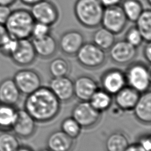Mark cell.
<instances>
[{"mask_svg": "<svg viewBox=\"0 0 151 151\" xmlns=\"http://www.w3.org/2000/svg\"><path fill=\"white\" fill-rule=\"evenodd\" d=\"M24 109L36 122L47 123L52 120L59 114L61 102L49 87L41 86L27 95Z\"/></svg>", "mask_w": 151, "mask_h": 151, "instance_id": "obj_1", "label": "cell"}, {"mask_svg": "<svg viewBox=\"0 0 151 151\" xmlns=\"http://www.w3.org/2000/svg\"><path fill=\"white\" fill-rule=\"evenodd\" d=\"M35 22L30 11L18 8L11 11L4 25L9 35L21 40L31 37Z\"/></svg>", "mask_w": 151, "mask_h": 151, "instance_id": "obj_2", "label": "cell"}, {"mask_svg": "<svg viewBox=\"0 0 151 151\" xmlns=\"http://www.w3.org/2000/svg\"><path fill=\"white\" fill-rule=\"evenodd\" d=\"M104 8L99 0H77L74 6V13L83 27L94 28L101 24Z\"/></svg>", "mask_w": 151, "mask_h": 151, "instance_id": "obj_3", "label": "cell"}, {"mask_svg": "<svg viewBox=\"0 0 151 151\" xmlns=\"http://www.w3.org/2000/svg\"><path fill=\"white\" fill-rule=\"evenodd\" d=\"M126 84L140 93L150 90L151 84L150 68L141 61L130 63L124 71Z\"/></svg>", "mask_w": 151, "mask_h": 151, "instance_id": "obj_4", "label": "cell"}, {"mask_svg": "<svg viewBox=\"0 0 151 151\" xmlns=\"http://www.w3.org/2000/svg\"><path fill=\"white\" fill-rule=\"evenodd\" d=\"M77 61L82 66L95 69L101 67L106 61L105 51L93 42H84L76 54Z\"/></svg>", "mask_w": 151, "mask_h": 151, "instance_id": "obj_5", "label": "cell"}, {"mask_svg": "<svg viewBox=\"0 0 151 151\" xmlns=\"http://www.w3.org/2000/svg\"><path fill=\"white\" fill-rule=\"evenodd\" d=\"M101 113L96 110L88 101H80L73 107L71 117L81 128L89 129L96 126L100 119Z\"/></svg>", "mask_w": 151, "mask_h": 151, "instance_id": "obj_6", "label": "cell"}, {"mask_svg": "<svg viewBox=\"0 0 151 151\" xmlns=\"http://www.w3.org/2000/svg\"><path fill=\"white\" fill-rule=\"evenodd\" d=\"M127 21L120 5L104 7L101 24L114 35L121 33L124 29Z\"/></svg>", "mask_w": 151, "mask_h": 151, "instance_id": "obj_7", "label": "cell"}, {"mask_svg": "<svg viewBox=\"0 0 151 151\" xmlns=\"http://www.w3.org/2000/svg\"><path fill=\"white\" fill-rule=\"evenodd\" d=\"M12 79L21 94L28 95L41 86L40 74L34 70L23 68L14 74Z\"/></svg>", "mask_w": 151, "mask_h": 151, "instance_id": "obj_8", "label": "cell"}, {"mask_svg": "<svg viewBox=\"0 0 151 151\" xmlns=\"http://www.w3.org/2000/svg\"><path fill=\"white\" fill-rule=\"evenodd\" d=\"M30 12L35 22L50 26L54 24L59 17L57 7L49 0H42L32 5Z\"/></svg>", "mask_w": 151, "mask_h": 151, "instance_id": "obj_9", "label": "cell"}, {"mask_svg": "<svg viewBox=\"0 0 151 151\" xmlns=\"http://www.w3.org/2000/svg\"><path fill=\"white\" fill-rule=\"evenodd\" d=\"M84 42V36L80 31L70 29L61 34L58 47L64 54L73 56L76 55Z\"/></svg>", "mask_w": 151, "mask_h": 151, "instance_id": "obj_10", "label": "cell"}, {"mask_svg": "<svg viewBox=\"0 0 151 151\" xmlns=\"http://www.w3.org/2000/svg\"><path fill=\"white\" fill-rule=\"evenodd\" d=\"M137 52V48L125 40L115 41L109 50V57L112 61L120 65L131 63L136 56Z\"/></svg>", "mask_w": 151, "mask_h": 151, "instance_id": "obj_11", "label": "cell"}, {"mask_svg": "<svg viewBox=\"0 0 151 151\" xmlns=\"http://www.w3.org/2000/svg\"><path fill=\"white\" fill-rule=\"evenodd\" d=\"M36 122L24 109H17V116L11 128L13 133L18 137L28 139L31 137L36 130Z\"/></svg>", "mask_w": 151, "mask_h": 151, "instance_id": "obj_12", "label": "cell"}, {"mask_svg": "<svg viewBox=\"0 0 151 151\" xmlns=\"http://www.w3.org/2000/svg\"><path fill=\"white\" fill-rule=\"evenodd\" d=\"M100 82L103 90L114 95L126 85L124 72L116 68L109 69L102 74Z\"/></svg>", "mask_w": 151, "mask_h": 151, "instance_id": "obj_13", "label": "cell"}, {"mask_svg": "<svg viewBox=\"0 0 151 151\" xmlns=\"http://www.w3.org/2000/svg\"><path fill=\"white\" fill-rule=\"evenodd\" d=\"M36 57L32 41L25 38L18 40L17 47L9 58L17 65L27 66L34 62Z\"/></svg>", "mask_w": 151, "mask_h": 151, "instance_id": "obj_14", "label": "cell"}, {"mask_svg": "<svg viewBox=\"0 0 151 151\" xmlns=\"http://www.w3.org/2000/svg\"><path fill=\"white\" fill-rule=\"evenodd\" d=\"M61 102H68L74 96L73 81L67 76L52 77L48 87Z\"/></svg>", "mask_w": 151, "mask_h": 151, "instance_id": "obj_15", "label": "cell"}, {"mask_svg": "<svg viewBox=\"0 0 151 151\" xmlns=\"http://www.w3.org/2000/svg\"><path fill=\"white\" fill-rule=\"evenodd\" d=\"M74 93L80 101H88L92 95L99 89L96 80L87 75H81L73 81Z\"/></svg>", "mask_w": 151, "mask_h": 151, "instance_id": "obj_16", "label": "cell"}, {"mask_svg": "<svg viewBox=\"0 0 151 151\" xmlns=\"http://www.w3.org/2000/svg\"><path fill=\"white\" fill-rule=\"evenodd\" d=\"M140 93L133 88L125 86L114 94V103L117 107L123 111L133 110Z\"/></svg>", "mask_w": 151, "mask_h": 151, "instance_id": "obj_17", "label": "cell"}, {"mask_svg": "<svg viewBox=\"0 0 151 151\" xmlns=\"http://www.w3.org/2000/svg\"><path fill=\"white\" fill-rule=\"evenodd\" d=\"M21 93L12 78H6L0 83V103L15 106L21 99Z\"/></svg>", "mask_w": 151, "mask_h": 151, "instance_id": "obj_18", "label": "cell"}, {"mask_svg": "<svg viewBox=\"0 0 151 151\" xmlns=\"http://www.w3.org/2000/svg\"><path fill=\"white\" fill-rule=\"evenodd\" d=\"M74 140L60 130L51 132L47 139L46 143L47 148L52 151H71L74 145Z\"/></svg>", "mask_w": 151, "mask_h": 151, "instance_id": "obj_19", "label": "cell"}, {"mask_svg": "<svg viewBox=\"0 0 151 151\" xmlns=\"http://www.w3.org/2000/svg\"><path fill=\"white\" fill-rule=\"evenodd\" d=\"M31 41L37 55L41 58H51L57 52L58 42L50 34L41 38H32Z\"/></svg>", "mask_w": 151, "mask_h": 151, "instance_id": "obj_20", "label": "cell"}, {"mask_svg": "<svg viewBox=\"0 0 151 151\" xmlns=\"http://www.w3.org/2000/svg\"><path fill=\"white\" fill-rule=\"evenodd\" d=\"M136 119L140 123L150 124L151 122V92L149 90L140 93L133 109Z\"/></svg>", "mask_w": 151, "mask_h": 151, "instance_id": "obj_21", "label": "cell"}, {"mask_svg": "<svg viewBox=\"0 0 151 151\" xmlns=\"http://www.w3.org/2000/svg\"><path fill=\"white\" fill-rule=\"evenodd\" d=\"M129 145L127 136L122 132L116 131L107 136L104 147L106 151H124Z\"/></svg>", "mask_w": 151, "mask_h": 151, "instance_id": "obj_22", "label": "cell"}, {"mask_svg": "<svg viewBox=\"0 0 151 151\" xmlns=\"http://www.w3.org/2000/svg\"><path fill=\"white\" fill-rule=\"evenodd\" d=\"M115 41V35L103 27L97 29L92 35V42L104 51L109 50Z\"/></svg>", "mask_w": 151, "mask_h": 151, "instance_id": "obj_23", "label": "cell"}, {"mask_svg": "<svg viewBox=\"0 0 151 151\" xmlns=\"http://www.w3.org/2000/svg\"><path fill=\"white\" fill-rule=\"evenodd\" d=\"M14 106L0 103V131L11 130L17 116Z\"/></svg>", "mask_w": 151, "mask_h": 151, "instance_id": "obj_24", "label": "cell"}, {"mask_svg": "<svg viewBox=\"0 0 151 151\" xmlns=\"http://www.w3.org/2000/svg\"><path fill=\"white\" fill-rule=\"evenodd\" d=\"M91 105L97 111L102 113L111 106L113 99L111 95L103 89H98L88 100Z\"/></svg>", "mask_w": 151, "mask_h": 151, "instance_id": "obj_25", "label": "cell"}, {"mask_svg": "<svg viewBox=\"0 0 151 151\" xmlns=\"http://www.w3.org/2000/svg\"><path fill=\"white\" fill-rule=\"evenodd\" d=\"M136 27L141 34L143 41L150 42L151 40V11L150 9H143L137 18Z\"/></svg>", "mask_w": 151, "mask_h": 151, "instance_id": "obj_26", "label": "cell"}, {"mask_svg": "<svg viewBox=\"0 0 151 151\" xmlns=\"http://www.w3.org/2000/svg\"><path fill=\"white\" fill-rule=\"evenodd\" d=\"M120 5L128 21L134 22L143 11L139 0H122Z\"/></svg>", "mask_w": 151, "mask_h": 151, "instance_id": "obj_27", "label": "cell"}, {"mask_svg": "<svg viewBox=\"0 0 151 151\" xmlns=\"http://www.w3.org/2000/svg\"><path fill=\"white\" fill-rule=\"evenodd\" d=\"M48 69L52 77L67 76L70 71V65L65 58L57 57L50 63Z\"/></svg>", "mask_w": 151, "mask_h": 151, "instance_id": "obj_28", "label": "cell"}, {"mask_svg": "<svg viewBox=\"0 0 151 151\" xmlns=\"http://www.w3.org/2000/svg\"><path fill=\"white\" fill-rule=\"evenodd\" d=\"M20 143L18 137L9 131L0 132V151H16Z\"/></svg>", "mask_w": 151, "mask_h": 151, "instance_id": "obj_29", "label": "cell"}, {"mask_svg": "<svg viewBox=\"0 0 151 151\" xmlns=\"http://www.w3.org/2000/svg\"><path fill=\"white\" fill-rule=\"evenodd\" d=\"M61 130L70 137L75 139L80 134L81 127L71 116L65 118L61 123Z\"/></svg>", "mask_w": 151, "mask_h": 151, "instance_id": "obj_30", "label": "cell"}, {"mask_svg": "<svg viewBox=\"0 0 151 151\" xmlns=\"http://www.w3.org/2000/svg\"><path fill=\"white\" fill-rule=\"evenodd\" d=\"M18 40L9 34L0 45V52L4 56L10 57L17 47Z\"/></svg>", "mask_w": 151, "mask_h": 151, "instance_id": "obj_31", "label": "cell"}, {"mask_svg": "<svg viewBox=\"0 0 151 151\" xmlns=\"http://www.w3.org/2000/svg\"><path fill=\"white\" fill-rule=\"evenodd\" d=\"M124 40L136 48L141 45L143 41V37L136 26L130 27L126 31Z\"/></svg>", "mask_w": 151, "mask_h": 151, "instance_id": "obj_32", "label": "cell"}, {"mask_svg": "<svg viewBox=\"0 0 151 151\" xmlns=\"http://www.w3.org/2000/svg\"><path fill=\"white\" fill-rule=\"evenodd\" d=\"M51 26L44 23L35 22L31 32L32 38H39L50 34Z\"/></svg>", "mask_w": 151, "mask_h": 151, "instance_id": "obj_33", "label": "cell"}, {"mask_svg": "<svg viewBox=\"0 0 151 151\" xmlns=\"http://www.w3.org/2000/svg\"><path fill=\"white\" fill-rule=\"evenodd\" d=\"M144 150H151V139L150 134H145L140 136L136 142Z\"/></svg>", "mask_w": 151, "mask_h": 151, "instance_id": "obj_34", "label": "cell"}, {"mask_svg": "<svg viewBox=\"0 0 151 151\" xmlns=\"http://www.w3.org/2000/svg\"><path fill=\"white\" fill-rule=\"evenodd\" d=\"M11 11L10 6L0 5V24H4L5 23Z\"/></svg>", "mask_w": 151, "mask_h": 151, "instance_id": "obj_35", "label": "cell"}, {"mask_svg": "<svg viewBox=\"0 0 151 151\" xmlns=\"http://www.w3.org/2000/svg\"><path fill=\"white\" fill-rule=\"evenodd\" d=\"M143 49V54L144 58L147 62L150 63L151 62V44L150 42H146Z\"/></svg>", "mask_w": 151, "mask_h": 151, "instance_id": "obj_36", "label": "cell"}, {"mask_svg": "<svg viewBox=\"0 0 151 151\" xmlns=\"http://www.w3.org/2000/svg\"><path fill=\"white\" fill-rule=\"evenodd\" d=\"M104 7L111 6L119 5L122 0H99Z\"/></svg>", "mask_w": 151, "mask_h": 151, "instance_id": "obj_37", "label": "cell"}, {"mask_svg": "<svg viewBox=\"0 0 151 151\" xmlns=\"http://www.w3.org/2000/svg\"><path fill=\"white\" fill-rule=\"evenodd\" d=\"M124 151H145L137 143L129 144Z\"/></svg>", "mask_w": 151, "mask_h": 151, "instance_id": "obj_38", "label": "cell"}, {"mask_svg": "<svg viewBox=\"0 0 151 151\" xmlns=\"http://www.w3.org/2000/svg\"><path fill=\"white\" fill-rule=\"evenodd\" d=\"M8 35L4 24H0V45Z\"/></svg>", "mask_w": 151, "mask_h": 151, "instance_id": "obj_39", "label": "cell"}, {"mask_svg": "<svg viewBox=\"0 0 151 151\" xmlns=\"http://www.w3.org/2000/svg\"><path fill=\"white\" fill-rule=\"evenodd\" d=\"M19 1L24 5L32 6V5H34L35 4L38 2H40L42 0H19Z\"/></svg>", "mask_w": 151, "mask_h": 151, "instance_id": "obj_40", "label": "cell"}, {"mask_svg": "<svg viewBox=\"0 0 151 151\" xmlns=\"http://www.w3.org/2000/svg\"><path fill=\"white\" fill-rule=\"evenodd\" d=\"M17 0H0V5L11 6Z\"/></svg>", "mask_w": 151, "mask_h": 151, "instance_id": "obj_41", "label": "cell"}, {"mask_svg": "<svg viewBox=\"0 0 151 151\" xmlns=\"http://www.w3.org/2000/svg\"><path fill=\"white\" fill-rule=\"evenodd\" d=\"M16 151H34L32 149L27 145H19Z\"/></svg>", "mask_w": 151, "mask_h": 151, "instance_id": "obj_42", "label": "cell"}, {"mask_svg": "<svg viewBox=\"0 0 151 151\" xmlns=\"http://www.w3.org/2000/svg\"><path fill=\"white\" fill-rule=\"evenodd\" d=\"M38 151H52V150H51L49 149L48 148H45V149H40V150H38Z\"/></svg>", "mask_w": 151, "mask_h": 151, "instance_id": "obj_43", "label": "cell"}, {"mask_svg": "<svg viewBox=\"0 0 151 151\" xmlns=\"http://www.w3.org/2000/svg\"><path fill=\"white\" fill-rule=\"evenodd\" d=\"M146 1H147V4H148L149 5H150V4H151V0H146Z\"/></svg>", "mask_w": 151, "mask_h": 151, "instance_id": "obj_44", "label": "cell"}]
</instances>
